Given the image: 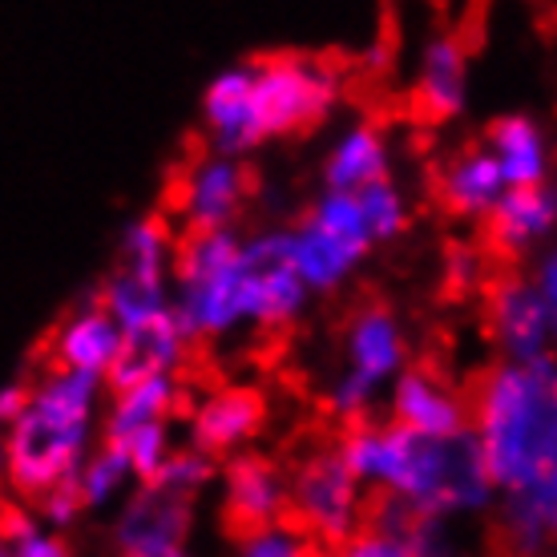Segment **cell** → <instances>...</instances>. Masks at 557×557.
I'll return each mask as SVG.
<instances>
[{"label":"cell","instance_id":"cell-1","mask_svg":"<svg viewBox=\"0 0 557 557\" xmlns=\"http://www.w3.org/2000/svg\"><path fill=\"white\" fill-rule=\"evenodd\" d=\"M348 473L360 485H376L384 497L432 517L481 513L493 502L481 445L469 429L445 441H429L400 424H351L335 441Z\"/></svg>","mask_w":557,"mask_h":557},{"label":"cell","instance_id":"cell-2","mask_svg":"<svg viewBox=\"0 0 557 557\" xmlns=\"http://www.w3.org/2000/svg\"><path fill=\"white\" fill-rule=\"evenodd\" d=\"M101 412H106V384L89 376H73L45 363L28 376L25 408L0 432L9 485L25 502H41L45 493L70 485L85 457L98 448Z\"/></svg>","mask_w":557,"mask_h":557},{"label":"cell","instance_id":"cell-3","mask_svg":"<svg viewBox=\"0 0 557 557\" xmlns=\"http://www.w3.org/2000/svg\"><path fill=\"white\" fill-rule=\"evenodd\" d=\"M473 436L493 488L517 493L557 469V363H497L473 384Z\"/></svg>","mask_w":557,"mask_h":557},{"label":"cell","instance_id":"cell-4","mask_svg":"<svg viewBox=\"0 0 557 557\" xmlns=\"http://www.w3.org/2000/svg\"><path fill=\"white\" fill-rule=\"evenodd\" d=\"M170 307L190 344L255 327V283L238 231H186L174 243Z\"/></svg>","mask_w":557,"mask_h":557},{"label":"cell","instance_id":"cell-5","mask_svg":"<svg viewBox=\"0 0 557 557\" xmlns=\"http://www.w3.org/2000/svg\"><path fill=\"white\" fill-rule=\"evenodd\" d=\"M368 497L348 473L339 448L327 441L307 445L287 469V525L311 545H344L363 530Z\"/></svg>","mask_w":557,"mask_h":557},{"label":"cell","instance_id":"cell-6","mask_svg":"<svg viewBox=\"0 0 557 557\" xmlns=\"http://www.w3.org/2000/svg\"><path fill=\"white\" fill-rule=\"evenodd\" d=\"M251 65V101L263 141L315 129L335 110L344 77L332 61L311 53H271Z\"/></svg>","mask_w":557,"mask_h":557},{"label":"cell","instance_id":"cell-7","mask_svg":"<svg viewBox=\"0 0 557 557\" xmlns=\"http://www.w3.org/2000/svg\"><path fill=\"white\" fill-rule=\"evenodd\" d=\"M251 202V170L243 158L195 150L170 182V210L186 231H235V219Z\"/></svg>","mask_w":557,"mask_h":557},{"label":"cell","instance_id":"cell-8","mask_svg":"<svg viewBox=\"0 0 557 557\" xmlns=\"http://www.w3.org/2000/svg\"><path fill=\"white\" fill-rule=\"evenodd\" d=\"M267 396L251 384H214L186 405V445L202 457H238L267 429Z\"/></svg>","mask_w":557,"mask_h":557},{"label":"cell","instance_id":"cell-9","mask_svg":"<svg viewBox=\"0 0 557 557\" xmlns=\"http://www.w3.org/2000/svg\"><path fill=\"white\" fill-rule=\"evenodd\" d=\"M481 299H485V327L505 351V363H533L549 356L545 348L554 335V320L530 278H521L517 271H497Z\"/></svg>","mask_w":557,"mask_h":557},{"label":"cell","instance_id":"cell-10","mask_svg":"<svg viewBox=\"0 0 557 557\" xmlns=\"http://www.w3.org/2000/svg\"><path fill=\"white\" fill-rule=\"evenodd\" d=\"M195 525V502L162 485H138L113 509V549L117 557H153L186 549Z\"/></svg>","mask_w":557,"mask_h":557},{"label":"cell","instance_id":"cell-11","mask_svg":"<svg viewBox=\"0 0 557 557\" xmlns=\"http://www.w3.org/2000/svg\"><path fill=\"white\" fill-rule=\"evenodd\" d=\"M223 513L226 525L247 533L287 525V469L267 453H238L223 465Z\"/></svg>","mask_w":557,"mask_h":557},{"label":"cell","instance_id":"cell-12","mask_svg":"<svg viewBox=\"0 0 557 557\" xmlns=\"http://www.w3.org/2000/svg\"><path fill=\"white\" fill-rule=\"evenodd\" d=\"M117 348H122V323L89 295L57 320V327L45 339V360H49V368L110 384Z\"/></svg>","mask_w":557,"mask_h":557},{"label":"cell","instance_id":"cell-13","mask_svg":"<svg viewBox=\"0 0 557 557\" xmlns=\"http://www.w3.org/2000/svg\"><path fill=\"white\" fill-rule=\"evenodd\" d=\"M243 255L255 283V332H283L299 320L307 304L304 278L292 267V238L287 231H259L243 238Z\"/></svg>","mask_w":557,"mask_h":557},{"label":"cell","instance_id":"cell-14","mask_svg":"<svg viewBox=\"0 0 557 557\" xmlns=\"http://www.w3.org/2000/svg\"><path fill=\"white\" fill-rule=\"evenodd\" d=\"M202 134H207L210 150L231 153V158H243L247 150L263 146V129H259L251 101V65L247 61L226 65L202 89Z\"/></svg>","mask_w":557,"mask_h":557},{"label":"cell","instance_id":"cell-15","mask_svg":"<svg viewBox=\"0 0 557 557\" xmlns=\"http://www.w3.org/2000/svg\"><path fill=\"white\" fill-rule=\"evenodd\" d=\"M190 348L195 344H190V335L182 332L174 307L153 315V320L122 327V348H117V363L110 372V388H126V384L153 376H182Z\"/></svg>","mask_w":557,"mask_h":557},{"label":"cell","instance_id":"cell-16","mask_svg":"<svg viewBox=\"0 0 557 557\" xmlns=\"http://www.w3.org/2000/svg\"><path fill=\"white\" fill-rule=\"evenodd\" d=\"M392 417L396 424L429 441L457 436L469 424V400L457 388H448L441 376H432L429 368H408L396 376L392 388Z\"/></svg>","mask_w":557,"mask_h":557},{"label":"cell","instance_id":"cell-17","mask_svg":"<svg viewBox=\"0 0 557 557\" xmlns=\"http://www.w3.org/2000/svg\"><path fill=\"white\" fill-rule=\"evenodd\" d=\"M465 98H469V41H460L457 33H441L424 45L412 110L420 122H448L465 110Z\"/></svg>","mask_w":557,"mask_h":557},{"label":"cell","instance_id":"cell-18","mask_svg":"<svg viewBox=\"0 0 557 557\" xmlns=\"http://www.w3.org/2000/svg\"><path fill=\"white\" fill-rule=\"evenodd\" d=\"M344 351H348V376H356L360 384L380 392L384 380H392L405 368L408 344L388 307L368 304L351 315L348 335H344Z\"/></svg>","mask_w":557,"mask_h":557},{"label":"cell","instance_id":"cell-19","mask_svg":"<svg viewBox=\"0 0 557 557\" xmlns=\"http://www.w3.org/2000/svg\"><path fill=\"white\" fill-rule=\"evenodd\" d=\"M432 195L457 219H485L488 210L497 207V198L505 195V178L493 153L481 146H465L441 162L436 178H432Z\"/></svg>","mask_w":557,"mask_h":557},{"label":"cell","instance_id":"cell-20","mask_svg":"<svg viewBox=\"0 0 557 557\" xmlns=\"http://www.w3.org/2000/svg\"><path fill=\"white\" fill-rule=\"evenodd\" d=\"M557 226V190L549 186H525L505 190L497 207L485 214L488 255H521L537 238H545Z\"/></svg>","mask_w":557,"mask_h":557},{"label":"cell","instance_id":"cell-21","mask_svg":"<svg viewBox=\"0 0 557 557\" xmlns=\"http://www.w3.org/2000/svg\"><path fill=\"white\" fill-rule=\"evenodd\" d=\"M178 408H186L182 376H153L113 388L101 412V441H122L129 432L150 429V424H174Z\"/></svg>","mask_w":557,"mask_h":557},{"label":"cell","instance_id":"cell-22","mask_svg":"<svg viewBox=\"0 0 557 557\" xmlns=\"http://www.w3.org/2000/svg\"><path fill=\"white\" fill-rule=\"evenodd\" d=\"M488 153L502 170L505 190H525V186H545L549 174V150L537 122L521 113H505L488 126Z\"/></svg>","mask_w":557,"mask_h":557},{"label":"cell","instance_id":"cell-23","mask_svg":"<svg viewBox=\"0 0 557 557\" xmlns=\"http://www.w3.org/2000/svg\"><path fill=\"white\" fill-rule=\"evenodd\" d=\"M388 141L376 126H351L335 141L327 162H323V182L332 195H360L363 186L388 178Z\"/></svg>","mask_w":557,"mask_h":557},{"label":"cell","instance_id":"cell-24","mask_svg":"<svg viewBox=\"0 0 557 557\" xmlns=\"http://www.w3.org/2000/svg\"><path fill=\"white\" fill-rule=\"evenodd\" d=\"M287 238H292V267L295 275L304 278L307 292H335L360 263V255L344 247L339 238H332L327 231H320L311 219L287 231Z\"/></svg>","mask_w":557,"mask_h":557},{"label":"cell","instance_id":"cell-25","mask_svg":"<svg viewBox=\"0 0 557 557\" xmlns=\"http://www.w3.org/2000/svg\"><path fill=\"white\" fill-rule=\"evenodd\" d=\"M117 271L129 275H150V278H170L174 267V231H170L166 214H138L122 226L117 238Z\"/></svg>","mask_w":557,"mask_h":557},{"label":"cell","instance_id":"cell-26","mask_svg":"<svg viewBox=\"0 0 557 557\" xmlns=\"http://www.w3.org/2000/svg\"><path fill=\"white\" fill-rule=\"evenodd\" d=\"M138 488L134 473H129L126 457L113 445L98 441V448L85 457V465L73 476V493L82 502V513H98V509H117L129 493Z\"/></svg>","mask_w":557,"mask_h":557},{"label":"cell","instance_id":"cell-27","mask_svg":"<svg viewBox=\"0 0 557 557\" xmlns=\"http://www.w3.org/2000/svg\"><path fill=\"white\" fill-rule=\"evenodd\" d=\"M0 542L9 557H77L70 537L45 525L33 509H9L0 517Z\"/></svg>","mask_w":557,"mask_h":557},{"label":"cell","instance_id":"cell-28","mask_svg":"<svg viewBox=\"0 0 557 557\" xmlns=\"http://www.w3.org/2000/svg\"><path fill=\"white\" fill-rule=\"evenodd\" d=\"M106 445H113L126 457L129 473H134L138 485H150L153 476L162 473L170 453L178 448V441H174V424H150V429H138L122 436V441H106Z\"/></svg>","mask_w":557,"mask_h":557},{"label":"cell","instance_id":"cell-29","mask_svg":"<svg viewBox=\"0 0 557 557\" xmlns=\"http://www.w3.org/2000/svg\"><path fill=\"white\" fill-rule=\"evenodd\" d=\"M356 207H360V219H363V226H368V238H372V243H388V238L405 235V226H408L405 195H400L388 178L363 186L360 195H356Z\"/></svg>","mask_w":557,"mask_h":557},{"label":"cell","instance_id":"cell-30","mask_svg":"<svg viewBox=\"0 0 557 557\" xmlns=\"http://www.w3.org/2000/svg\"><path fill=\"white\" fill-rule=\"evenodd\" d=\"M214 476H219V465H214V460L195 453L190 445H178L174 453H170L166 465H162V473L153 476L150 485H162V488H170V493L186 497V502H195Z\"/></svg>","mask_w":557,"mask_h":557},{"label":"cell","instance_id":"cell-31","mask_svg":"<svg viewBox=\"0 0 557 557\" xmlns=\"http://www.w3.org/2000/svg\"><path fill=\"white\" fill-rule=\"evenodd\" d=\"M493 271V255L488 247H469V243H453L445 251V287L453 295H481L488 287Z\"/></svg>","mask_w":557,"mask_h":557},{"label":"cell","instance_id":"cell-32","mask_svg":"<svg viewBox=\"0 0 557 557\" xmlns=\"http://www.w3.org/2000/svg\"><path fill=\"white\" fill-rule=\"evenodd\" d=\"M235 557H320V545H311L292 525H271V530L238 537Z\"/></svg>","mask_w":557,"mask_h":557},{"label":"cell","instance_id":"cell-33","mask_svg":"<svg viewBox=\"0 0 557 557\" xmlns=\"http://www.w3.org/2000/svg\"><path fill=\"white\" fill-rule=\"evenodd\" d=\"M332 557H412V554H408L405 542H396V537H388V533L360 530L344 545H335Z\"/></svg>","mask_w":557,"mask_h":557},{"label":"cell","instance_id":"cell-34","mask_svg":"<svg viewBox=\"0 0 557 557\" xmlns=\"http://www.w3.org/2000/svg\"><path fill=\"white\" fill-rule=\"evenodd\" d=\"M537 295H542V304H545V311H549V320H554V327H557V251H549L542 259V267H537Z\"/></svg>","mask_w":557,"mask_h":557},{"label":"cell","instance_id":"cell-35","mask_svg":"<svg viewBox=\"0 0 557 557\" xmlns=\"http://www.w3.org/2000/svg\"><path fill=\"white\" fill-rule=\"evenodd\" d=\"M25 392H28V380H9V384H0V432L9 429L16 420V412L25 408Z\"/></svg>","mask_w":557,"mask_h":557},{"label":"cell","instance_id":"cell-36","mask_svg":"<svg viewBox=\"0 0 557 557\" xmlns=\"http://www.w3.org/2000/svg\"><path fill=\"white\" fill-rule=\"evenodd\" d=\"M0 485H9V460H4V436H0Z\"/></svg>","mask_w":557,"mask_h":557},{"label":"cell","instance_id":"cell-37","mask_svg":"<svg viewBox=\"0 0 557 557\" xmlns=\"http://www.w3.org/2000/svg\"><path fill=\"white\" fill-rule=\"evenodd\" d=\"M153 557H195L190 549H170V554H153Z\"/></svg>","mask_w":557,"mask_h":557},{"label":"cell","instance_id":"cell-38","mask_svg":"<svg viewBox=\"0 0 557 557\" xmlns=\"http://www.w3.org/2000/svg\"><path fill=\"white\" fill-rule=\"evenodd\" d=\"M0 557H9V554H4V542H0Z\"/></svg>","mask_w":557,"mask_h":557}]
</instances>
